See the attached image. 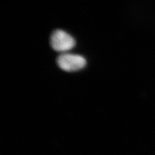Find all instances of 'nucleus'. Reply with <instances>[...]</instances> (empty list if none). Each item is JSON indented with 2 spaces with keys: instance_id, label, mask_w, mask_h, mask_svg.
<instances>
[{
  "instance_id": "1",
  "label": "nucleus",
  "mask_w": 155,
  "mask_h": 155,
  "mask_svg": "<svg viewBox=\"0 0 155 155\" xmlns=\"http://www.w3.org/2000/svg\"><path fill=\"white\" fill-rule=\"evenodd\" d=\"M50 44L58 52H65L72 49L76 44L75 39L65 31L57 29L51 36Z\"/></svg>"
},
{
  "instance_id": "2",
  "label": "nucleus",
  "mask_w": 155,
  "mask_h": 155,
  "mask_svg": "<svg viewBox=\"0 0 155 155\" xmlns=\"http://www.w3.org/2000/svg\"><path fill=\"white\" fill-rule=\"evenodd\" d=\"M56 61L61 70L68 72L81 70L86 65V61L82 56L71 54L59 56Z\"/></svg>"
}]
</instances>
